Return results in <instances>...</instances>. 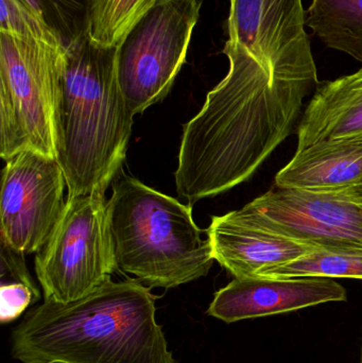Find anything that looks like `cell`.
<instances>
[{
    "label": "cell",
    "mask_w": 362,
    "mask_h": 363,
    "mask_svg": "<svg viewBox=\"0 0 362 363\" xmlns=\"http://www.w3.org/2000/svg\"><path fill=\"white\" fill-rule=\"evenodd\" d=\"M229 72L184 125L176 190L193 206L251 178L293 134L319 85L316 64L264 63L225 43Z\"/></svg>",
    "instance_id": "obj_1"
},
{
    "label": "cell",
    "mask_w": 362,
    "mask_h": 363,
    "mask_svg": "<svg viewBox=\"0 0 362 363\" xmlns=\"http://www.w3.org/2000/svg\"><path fill=\"white\" fill-rule=\"evenodd\" d=\"M155 298L140 281L112 279L81 300H44L11 335L23 363H179L155 319Z\"/></svg>",
    "instance_id": "obj_2"
},
{
    "label": "cell",
    "mask_w": 362,
    "mask_h": 363,
    "mask_svg": "<svg viewBox=\"0 0 362 363\" xmlns=\"http://www.w3.org/2000/svg\"><path fill=\"white\" fill-rule=\"evenodd\" d=\"M117 48L97 46L85 35L67 48L57 161L68 196H106L127 155L134 115L119 86Z\"/></svg>",
    "instance_id": "obj_3"
},
{
    "label": "cell",
    "mask_w": 362,
    "mask_h": 363,
    "mask_svg": "<svg viewBox=\"0 0 362 363\" xmlns=\"http://www.w3.org/2000/svg\"><path fill=\"white\" fill-rule=\"evenodd\" d=\"M108 220L117 269L149 287H179L212 268V245L202 238L191 205L137 179H115Z\"/></svg>",
    "instance_id": "obj_4"
},
{
    "label": "cell",
    "mask_w": 362,
    "mask_h": 363,
    "mask_svg": "<svg viewBox=\"0 0 362 363\" xmlns=\"http://www.w3.org/2000/svg\"><path fill=\"white\" fill-rule=\"evenodd\" d=\"M67 49L0 32V157L23 151L57 160Z\"/></svg>",
    "instance_id": "obj_5"
},
{
    "label": "cell",
    "mask_w": 362,
    "mask_h": 363,
    "mask_svg": "<svg viewBox=\"0 0 362 363\" xmlns=\"http://www.w3.org/2000/svg\"><path fill=\"white\" fill-rule=\"evenodd\" d=\"M116 269L106 196H68L55 230L35 256L44 300H81L110 281Z\"/></svg>",
    "instance_id": "obj_6"
},
{
    "label": "cell",
    "mask_w": 362,
    "mask_h": 363,
    "mask_svg": "<svg viewBox=\"0 0 362 363\" xmlns=\"http://www.w3.org/2000/svg\"><path fill=\"white\" fill-rule=\"evenodd\" d=\"M201 6V0H157L117 48L119 86L133 115L169 94L186 61Z\"/></svg>",
    "instance_id": "obj_7"
},
{
    "label": "cell",
    "mask_w": 362,
    "mask_h": 363,
    "mask_svg": "<svg viewBox=\"0 0 362 363\" xmlns=\"http://www.w3.org/2000/svg\"><path fill=\"white\" fill-rule=\"evenodd\" d=\"M6 162L0 190L1 243L17 253H38L65 207V177L57 160L33 151Z\"/></svg>",
    "instance_id": "obj_8"
},
{
    "label": "cell",
    "mask_w": 362,
    "mask_h": 363,
    "mask_svg": "<svg viewBox=\"0 0 362 363\" xmlns=\"http://www.w3.org/2000/svg\"><path fill=\"white\" fill-rule=\"evenodd\" d=\"M259 223L329 251L362 252V207L324 194L274 187L244 206Z\"/></svg>",
    "instance_id": "obj_9"
},
{
    "label": "cell",
    "mask_w": 362,
    "mask_h": 363,
    "mask_svg": "<svg viewBox=\"0 0 362 363\" xmlns=\"http://www.w3.org/2000/svg\"><path fill=\"white\" fill-rule=\"evenodd\" d=\"M346 298L344 286L327 277L234 279L215 294L208 315L230 324Z\"/></svg>",
    "instance_id": "obj_10"
},
{
    "label": "cell",
    "mask_w": 362,
    "mask_h": 363,
    "mask_svg": "<svg viewBox=\"0 0 362 363\" xmlns=\"http://www.w3.org/2000/svg\"><path fill=\"white\" fill-rule=\"evenodd\" d=\"M206 234L215 260L234 279L257 277L321 250L263 225L244 207L213 217Z\"/></svg>",
    "instance_id": "obj_11"
},
{
    "label": "cell",
    "mask_w": 362,
    "mask_h": 363,
    "mask_svg": "<svg viewBox=\"0 0 362 363\" xmlns=\"http://www.w3.org/2000/svg\"><path fill=\"white\" fill-rule=\"evenodd\" d=\"M276 187L324 194L362 207V136L322 140L297 150Z\"/></svg>",
    "instance_id": "obj_12"
},
{
    "label": "cell",
    "mask_w": 362,
    "mask_h": 363,
    "mask_svg": "<svg viewBox=\"0 0 362 363\" xmlns=\"http://www.w3.org/2000/svg\"><path fill=\"white\" fill-rule=\"evenodd\" d=\"M362 136V67L319 83L298 128V150L322 140Z\"/></svg>",
    "instance_id": "obj_13"
},
{
    "label": "cell",
    "mask_w": 362,
    "mask_h": 363,
    "mask_svg": "<svg viewBox=\"0 0 362 363\" xmlns=\"http://www.w3.org/2000/svg\"><path fill=\"white\" fill-rule=\"evenodd\" d=\"M305 25L325 46L362 63V0H312Z\"/></svg>",
    "instance_id": "obj_14"
},
{
    "label": "cell",
    "mask_w": 362,
    "mask_h": 363,
    "mask_svg": "<svg viewBox=\"0 0 362 363\" xmlns=\"http://www.w3.org/2000/svg\"><path fill=\"white\" fill-rule=\"evenodd\" d=\"M157 0H89L84 35L93 44L117 48Z\"/></svg>",
    "instance_id": "obj_15"
},
{
    "label": "cell",
    "mask_w": 362,
    "mask_h": 363,
    "mask_svg": "<svg viewBox=\"0 0 362 363\" xmlns=\"http://www.w3.org/2000/svg\"><path fill=\"white\" fill-rule=\"evenodd\" d=\"M259 277L362 279V252L317 250L295 262L261 271Z\"/></svg>",
    "instance_id": "obj_16"
},
{
    "label": "cell",
    "mask_w": 362,
    "mask_h": 363,
    "mask_svg": "<svg viewBox=\"0 0 362 363\" xmlns=\"http://www.w3.org/2000/svg\"><path fill=\"white\" fill-rule=\"evenodd\" d=\"M66 49L84 35L89 0H23Z\"/></svg>",
    "instance_id": "obj_17"
},
{
    "label": "cell",
    "mask_w": 362,
    "mask_h": 363,
    "mask_svg": "<svg viewBox=\"0 0 362 363\" xmlns=\"http://www.w3.org/2000/svg\"><path fill=\"white\" fill-rule=\"evenodd\" d=\"M0 32L17 36H30L49 44L63 45L23 0H0Z\"/></svg>",
    "instance_id": "obj_18"
},
{
    "label": "cell",
    "mask_w": 362,
    "mask_h": 363,
    "mask_svg": "<svg viewBox=\"0 0 362 363\" xmlns=\"http://www.w3.org/2000/svg\"><path fill=\"white\" fill-rule=\"evenodd\" d=\"M40 296V290L35 285H29L23 281H1L0 321L2 324L15 321Z\"/></svg>",
    "instance_id": "obj_19"
},
{
    "label": "cell",
    "mask_w": 362,
    "mask_h": 363,
    "mask_svg": "<svg viewBox=\"0 0 362 363\" xmlns=\"http://www.w3.org/2000/svg\"><path fill=\"white\" fill-rule=\"evenodd\" d=\"M361 363H362V354H361Z\"/></svg>",
    "instance_id": "obj_20"
}]
</instances>
